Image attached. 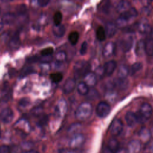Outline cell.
<instances>
[{"instance_id": "obj_13", "label": "cell", "mask_w": 153, "mask_h": 153, "mask_svg": "<svg viewBox=\"0 0 153 153\" xmlns=\"http://www.w3.org/2000/svg\"><path fill=\"white\" fill-rule=\"evenodd\" d=\"M76 87V81L73 78H69L65 82L63 87V92L66 94L71 93Z\"/></svg>"}, {"instance_id": "obj_23", "label": "cell", "mask_w": 153, "mask_h": 153, "mask_svg": "<svg viewBox=\"0 0 153 153\" xmlns=\"http://www.w3.org/2000/svg\"><path fill=\"white\" fill-rule=\"evenodd\" d=\"M67 110L66 102L64 99L60 100L56 106V111L60 116H62L65 114Z\"/></svg>"}, {"instance_id": "obj_21", "label": "cell", "mask_w": 153, "mask_h": 153, "mask_svg": "<svg viewBox=\"0 0 153 153\" xmlns=\"http://www.w3.org/2000/svg\"><path fill=\"white\" fill-rule=\"evenodd\" d=\"M133 43V38L131 36H128L122 41V48L124 51H128L132 47Z\"/></svg>"}, {"instance_id": "obj_30", "label": "cell", "mask_w": 153, "mask_h": 153, "mask_svg": "<svg viewBox=\"0 0 153 153\" xmlns=\"http://www.w3.org/2000/svg\"><path fill=\"white\" fill-rule=\"evenodd\" d=\"M97 39L100 41H103L106 39V33L105 28L103 26H99L96 32Z\"/></svg>"}, {"instance_id": "obj_1", "label": "cell", "mask_w": 153, "mask_h": 153, "mask_svg": "<svg viewBox=\"0 0 153 153\" xmlns=\"http://www.w3.org/2000/svg\"><path fill=\"white\" fill-rule=\"evenodd\" d=\"M138 15L137 11L134 7H130L127 11L120 13L119 17L117 19L115 25L117 27H124L131 21L136 18Z\"/></svg>"}, {"instance_id": "obj_31", "label": "cell", "mask_w": 153, "mask_h": 153, "mask_svg": "<svg viewBox=\"0 0 153 153\" xmlns=\"http://www.w3.org/2000/svg\"><path fill=\"white\" fill-rule=\"evenodd\" d=\"M68 39L72 45H75L78 41L79 33L76 31L71 32L68 36Z\"/></svg>"}, {"instance_id": "obj_50", "label": "cell", "mask_w": 153, "mask_h": 153, "mask_svg": "<svg viewBox=\"0 0 153 153\" xmlns=\"http://www.w3.org/2000/svg\"><path fill=\"white\" fill-rule=\"evenodd\" d=\"M96 74L99 75H102L103 74H104V72H103V67L102 68H98L97 69H96Z\"/></svg>"}, {"instance_id": "obj_15", "label": "cell", "mask_w": 153, "mask_h": 153, "mask_svg": "<svg viewBox=\"0 0 153 153\" xmlns=\"http://www.w3.org/2000/svg\"><path fill=\"white\" fill-rule=\"evenodd\" d=\"M141 149V143L138 140L130 141L127 146V151L130 153H137Z\"/></svg>"}, {"instance_id": "obj_52", "label": "cell", "mask_w": 153, "mask_h": 153, "mask_svg": "<svg viewBox=\"0 0 153 153\" xmlns=\"http://www.w3.org/2000/svg\"><path fill=\"white\" fill-rule=\"evenodd\" d=\"M0 1H1L3 2H9L13 1H14V0H0Z\"/></svg>"}, {"instance_id": "obj_36", "label": "cell", "mask_w": 153, "mask_h": 153, "mask_svg": "<svg viewBox=\"0 0 153 153\" xmlns=\"http://www.w3.org/2000/svg\"><path fill=\"white\" fill-rule=\"evenodd\" d=\"M67 57L66 53L64 51H59L55 56L56 60L59 62H63L66 60Z\"/></svg>"}, {"instance_id": "obj_48", "label": "cell", "mask_w": 153, "mask_h": 153, "mask_svg": "<svg viewBox=\"0 0 153 153\" xmlns=\"http://www.w3.org/2000/svg\"><path fill=\"white\" fill-rule=\"evenodd\" d=\"M48 120V118L47 116L45 115H44V116H42L39 121V125H43V124H45L47 122Z\"/></svg>"}, {"instance_id": "obj_29", "label": "cell", "mask_w": 153, "mask_h": 153, "mask_svg": "<svg viewBox=\"0 0 153 153\" xmlns=\"http://www.w3.org/2000/svg\"><path fill=\"white\" fill-rule=\"evenodd\" d=\"M88 86L84 82H80L77 85V91L81 95L85 96L88 92Z\"/></svg>"}, {"instance_id": "obj_53", "label": "cell", "mask_w": 153, "mask_h": 153, "mask_svg": "<svg viewBox=\"0 0 153 153\" xmlns=\"http://www.w3.org/2000/svg\"><path fill=\"white\" fill-rule=\"evenodd\" d=\"M1 128H0V137H1Z\"/></svg>"}, {"instance_id": "obj_16", "label": "cell", "mask_w": 153, "mask_h": 153, "mask_svg": "<svg viewBox=\"0 0 153 153\" xmlns=\"http://www.w3.org/2000/svg\"><path fill=\"white\" fill-rule=\"evenodd\" d=\"M105 33L109 38H111L115 35L117 30V26L115 23L112 22H108L105 25Z\"/></svg>"}, {"instance_id": "obj_19", "label": "cell", "mask_w": 153, "mask_h": 153, "mask_svg": "<svg viewBox=\"0 0 153 153\" xmlns=\"http://www.w3.org/2000/svg\"><path fill=\"white\" fill-rule=\"evenodd\" d=\"M53 33L57 38H62L64 36L65 32H66V29L64 25H62L61 23L57 25H54L52 29Z\"/></svg>"}, {"instance_id": "obj_5", "label": "cell", "mask_w": 153, "mask_h": 153, "mask_svg": "<svg viewBox=\"0 0 153 153\" xmlns=\"http://www.w3.org/2000/svg\"><path fill=\"white\" fill-rule=\"evenodd\" d=\"M85 142V137L82 134L76 133L72 137L69 141V146L72 149H78L81 147Z\"/></svg>"}, {"instance_id": "obj_26", "label": "cell", "mask_w": 153, "mask_h": 153, "mask_svg": "<svg viewBox=\"0 0 153 153\" xmlns=\"http://www.w3.org/2000/svg\"><path fill=\"white\" fill-rule=\"evenodd\" d=\"M135 53L136 56L141 57L145 53V42L143 40H139L136 45Z\"/></svg>"}, {"instance_id": "obj_28", "label": "cell", "mask_w": 153, "mask_h": 153, "mask_svg": "<svg viewBox=\"0 0 153 153\" xmlns=\"http://www.w3.org/2000/svg\"><path fill=\"white\" fill-rule=\"evenodd\" d=\"M16 19V16L14 14L11 13H5L2 17V22L4 24H11Z\"/></svg>"}, {"instance_id": "obj_46", "label": "cell", "mask_w": 153, "mask_h": 153, "mask_svg": "<svg viewBox=\"0 0 153 153\" xmlns=\"http://www.w3.org/2000/svg\"><path fill=\"white\" fill-rule=\"evenodd\" d=\"M10 152V148L7 145L0 146V153H8Z\"/></svg>"}, {"instance_id": "obj_20", "label": "cell", "mask_w": 153, "mask_h": 153, "mask_svg": "<svg viewBox=\"0 0 153 153\" xmlns=\"http://www.w3.org/2000/svg\"><path fill=\"white\" fill-rule=\"evenodd\" d=\"M139 136L142 142H146L151 139V131L147 128H142L139 131Z\"/></svg>"}, {"instance_id": "obj_44", "label": "cell", "mask_w": 153, "mask_h": 153, "mask_svg": "<svg viewBox=\"0 0 153 153\" xmlns=\"http://www.w3.org/2000/svg\"><path fill=\"white\" fill-rule=\"evenodd\" d=\"M17 11L19 14H24L26 12V7L25 4H20L17 7Z\"/></svg>"}, {"instance_id": "obj_10", "label": "cell", "mask_w": 153, "mask_h": 153, "mask_svg": "<svg viewBox=\"0 0 153 153\" xmlns=\"http://www.w3.org/2000/svg\"><path fill=\"white\" fill-rule=\"evenodd\" d=\"M117 67V63L115 60H110L106 62L103 67L104 74L107 76H111Z\"/></svg>"}, {"instance_id": "obj_4", "label": "cell", "mask_w": 153, "mask_h": 153, "mask_svg": "<svg viewBox=\"0 0 153 153\" xmlns=\"http://www.w3.org/2000/svg\"><path fill=\"white\" fill-rule=\"evenodd\" d=\"M111 111L110 105L105 102H100L96 107V112L97 115L100 118H105Z\"/></svg>"}, {"instance_id": "obj_8", "label": "cell", "mask_w": 153, "mask_h": 153, "mask_svg": "<svg viewBox=\"0 0 153 153\" xmlns=\"http://www.w3.org/2000/svg\"><path fill=\"white\" fill-rule=\"evenodd\" d=\"M115 45L113 42H107L103 49V56L106 58L112 56L115 53Z\"/></svg>"}, {"instance_id": "obj_34", "label": "cell", "mask_w": 153, "mask_h": 153, "mask_svg": "<svg viewBox=\"0 0 153 153\" xmlns=\"http://www.w3.org/2000/svg\"><path fill=\"white\" fill-rule=\"evenodd\" d=\"M142 66H143L142 64L140 62H136L134 64H133L130 70V72L131 75H133L134 74H136L137 72L141 70L142 68Z\"/></svg>"}, {"instance_id": "obj_7", "label": "cell", "mask_w": 153, "mask_h": 153, "mask_svg": "<svg viewBox=\"0 0 153 153\" xmlns=\"http://www.w3.org/2000/svg\"><path fill=\"white\" fill-rule=\"evenodd\" d=\"M1 118L3 123L8 124L12 121L14 118V113L13 110L10 108L4 109L1 114Z\"/></svg>"}, {"instance_id": "obj_24", "label": "cell", "mask_w": 153, "mask_h": 153, "mask_svg": "<svg viewBox=\"0 0 153 153\" xmlns=\"http://www.w3.org/2000/svg\"><path fill=\"white\" fill-rule=\"evenodd\" d=\"M108 149L111 152H117L119 149V142L118 141L115 139V138H112L111 139L108 144Z\"/></svg>"}, {"instance_id": "obj_43", "label": "cell", "mask_w": 153, "mask_h": 153, "mask_svg": "<svg viewBox=\"0 0 153 153\" xmlns=\"http://www.w3.org/2000/svg\"><path fill=\"white\" fill-rule=\"evenodd\" d=\"M42 112V109L41 107H39V106L35 107V108H34L31 111L32 114H33V115H35V116L40 115L41 114Z\"/></svg>"}, {"instance_id": "obj_51", "label": "cell", "mask_w": 153, "mask_h": 153, "mask_svg": "<svg viewBox=\"0 0 153 153\" xmlns=\"http://www.w3.org/2000/svg\"><path fill=\"white\" fill-rule=\"evenodd\" d=\"M4 24L2 22H0V32L2 31V30L4 29Z\"/></svg>"}, {"instance_id": "obj_6", "label": "cell", "mask_w": 153, "mask_h": 153, "mask_svg": "<svg viewBox=\"0 0 153 153\" xmlns=\"http://www.w3.org/2000/svg\"><path fill=\"white\" fill-rule=\"evenodd\" d=\"M123 129V123L120 119H115L111 124L109 130L111 134L117 136L120 134Z\"/></svg>"}, {"instance_id": "obj_2", "label": "cell", "mask_w": 153, "mask_h": 153, "mask_svg": "<svg viewBox=\"0 0 153 153\" xmlns=\"http://www.w3.org/2000/svg\"><path fill=\"white\" fill-rule=\"evenodd\" d=\"M93 112V106L88 102H83L81 103L75 111V117L76 119L80 121H85L89 118Z\"/></svg>"}, {"instance_id": "obj_3", "label": "cell", "mask_w": 153, "mask_h": 153, "mask_svg": "<svg viewBox=\"0 0 153 153\" xmlns=\"http://www.w3.org/2000/svg\"><path fill=\"white\" fill-rule=\"evenodd\" d=\"M90 71V65L85 61L79 60L76 62L74 66V75L75 78L84 76Z\"/></svg>"}, {"instance_id": "obj_18", "label": "cell", "mask_w": 153, "mask_h": 153, "mask_svg": "<svg viewBox=\"0 0 153 153\" xmlns=\"http://www.w3.org/2000/svg\"><path fill=\"white\" fill-rule=\"evenodd\" d=\"M131 7V5L130 2L127 0H120L116 5V10L117 11L120 13H122Z\"/></svg>"}, {"instance_id": "obj_39", "label": "cell", "mask_w": 153, "mask_h": 153, "mask_svg": "<svg viewBox=\"0 0 153 153\" xmlns=\"http://www.w3.org/2000/svg\"><path fill=\"white\" fill-rule=\"evenodd\" d=\"M110 9H111V2L109 0H105L103 5H102V11L107 14L109 13L110 11Z\"/></svg>"}, {"instance_id": "obj_37", "label": "cell", "mask_w": 153, "mask_h": 153, "mask_svg": "<svg viewBox=\"0 0 153 153\" xmlns=\"http://www.w3.org/2000/svg\"><path fill=\"white\" fill-rule=\"evenodd\" d=\"M81 127V125L79 123H74L70 126L68 128V132L69 133H77V132L79 130Z\"/></svg>"}, {"instance_id": "obj_35", "label": "cell", "mask_w": 153, "mask_h": 153, "mask_svg": "<svg viewBox=\"0 0 153 153\" xmlns=\"http://www.w3.org/2000/svg\"><path fill=\"white\" fill-rule=\"evenodd\" d=\"M85 96H87V99L89 100H94L99 97V94L96 90L92 88L90 90H88V92Z\"/></svg>"}, {"instance_id": "obj_38", "label": "cell", "mask_w": 153, "mask_h": 153, "mask_svg": "<svg viewBox=\"0 0 153 153\" xmlns=\"http://www.w3.org/2000/svg\"><path fill=\"white\" fill-rule=\"evenodd\" d=\"M62 20V14L60 11H57L55 13L53 16V22L55 25H57L61 23Z\"/></svg>"}, {"instance_id": "obj_11", "label": "cell", "mask_w": 153, "mask_h": 153, "mask_svg": "<svg viewBox=\"0 0 153 153\" xmlns=\"http://www.w3.org/2000/svg\"><path fill=\"white\" fill-rule=\"evenodd\" d=\"M114 87H117L118 89L121 90H124L127 89L128 87V81L127 78H117L114 79V81L112 82Z\"/></svg>"}, {"instance_id": "obj_22", "label": "cell", "mask_w": 153, "mask_h": 153, "mask_svg": "<svg viewBox=\"0 0 153 153\" xmlns=\"http://www.w3.org/2000/svg\"><path fill=\"white\" fill-rule=\"evenodd\" d=\"M20 44V41L19 36L18 34H15L10 40L8 43V46L10 48L14 50L17 49L19 47Z\"/></svg>"}, {"instance_id": "obj_49", "label": "cell", "mask_w": 153, "mask_h": 153, "mask_svg": "<svg viewBox=\"0 0 153 153\" xmlns=\"http://www.w3.org/2000/svg\"><path fill=\"white\" fill-rule=\"evenodd\" d=\"M38 59H39V58L37 56H32V57L28 58L27 60L29 63H35V62H37Z\"/></svg>"}, {"instance_id": "obj_17", "label": "cell", "mask_w": 153, "mask_h": 153, "mask_svg": "<svg viewBox=\"0 0 153 153\" xmlns=\"http://www.w3.org/2000/svg\"><path fill=\"white\" fill-rule=\"evenodd\" d=\"M125 120L127 123V124L129 127H133L137 123V118L135 113L131 111H128L126 114Z\"/></svg>"}, {"instance_id": "obj_33", "label": "cell", "mask_w": 153, "mask_h": 153, "mask_svg": "<svg viewBox=\"0 0 153 153\" xmlns=\"http://www.w3.org/2000/svg\"><path fill=\"white\" fill-rule=\"evenodd\" d=\"M50 78L51 80L55 83H57L60 82L63 79V75L61 73L59 72H56L51 74L50 75Z\"/></svg>"}, {"instance_id": "obj_32", "label": "cell", "mask_w": 153, "mask_h": 153, "mask_svg": "<svg viewBox=\"0 0 153 153\" xmlns=\"http://www.w3.org/2000/svg\"><path fill=\"white\" fill-rule=\"evenodd\" d=\"M33 72H34V69L33 68L32 66H25L21 70V72L20 73V77L23 78L28 75L32 74Z\"/></svg>"}, {"instance_id": "obj_14", "label": "cell", "mask_w": 153, "mask_h": 153, "mask_svg": "<svg viewBox=\"0 0 153 153\" xmlns=\"http://www.w3.org/2000/svg\"><path fill=\"white\" fill-rule=\"evenodd\" d=\"M137 28L141 33H147L151 32V28L149 22L146 19L142 20L137 26Z\"/></svg>"}, {"instance_id": "obj_12", "label": "cell", "mask_w": 153, "mask_h": 153, "mask_svg": "<svg viewBox=\"0 0 153 153\" xmlns=\"http://www.w3.org/2000/svg\"><path fill=\"white\" fill-rule=\"evenodd\" d=\"M139 112L146 120H148L152 115V107L149 103H144L141 105Z\"/></svg>"}, {"instance_id": "obj_27", "label": "cell", "mask_w": 153, "mask_h": 153, "mask_svg": "<svg viewBox=\"0 0 153 153\" xmlns=\"http://www.w3.org/2000/svg\"><path fill=\"white\" fill-rule=\"evenodd\" d=\"M145 52L150 56L153 54V41L152 37L146 39L145 42Z\"/></svg>"}, {"instance_id": "obj_42", "label": "cell", "mask_w": 153, "mask_h": 153, "mask_svg": "<svg viewBox=\"0 0 153 153\" xmlns=\"http://www.w3.org/2000/svg\"><path fill=\"white\" fill-rule=\"evenodd\" d=\"M87 48H88V44L87 43L86 41H84L81 45V48L79 50V53L81 55L84 56L86 54L87 51Z\"/></svg>"}, {"instance_id": "obj_25", "label": "cell", "mask_w": 153, "mask_h": 153, "mask_svg": "<svg viewBox=\"0 0 153 153\" xmlns=\"http://www.w3.org/2000/svg\"><path fill=\"white\" fill-rule=\"evenodd\" d=\"M129 73H130V69L128 67L125 65H122L119 67V69L117 72V75H118V77L119 78H127Z\"/></svg>"}, {"instance_id": "obj_47", "label": "cell", "mask_w": 153, "mask_h": 153, "mask_svg": "<svg viewBox=\"0 0 153 153\" xmlns=\"http://www.w3.org/2000/svg\"><path fill=\"white\" fill-rule=\"evenodd\" d=\"M51 60H52L51 55H50V56H42V58L41 59V61L43 63H48L51 62Z\"/></svg>"}, {"instance_id": "obj_9", "label": "cell", "mask_w": 153, "mask_h": 153, "mask_svg": "<svg viewBox=\"0 0 153 153\" xmlns=\"http://www.w3.org/2000/svg\"><path fill=\"white\" fill-rule=\"evenodd\" d=\"M84 82L88 86L93 87L97 84V76L96 75L91 72H88L84 76Z\"/></svg>"}, {"instance_id": "obj_45", "label": "cell", "mask_w": 153, "mask_h": 153, "mask_svg": "<svg viewBox=\"0 0 153 153\" xmlns=\"http://www.w3.org/2000/svg\"><path fill=\"white\" fill-rule=\"evenodd\" d=\"M50 0H38V4L41 7H46L50 2Z\"/></svg>"}, {"instance_id": "obj_40", "label": "cell", "mask_w": 153, "mask_h": 153, "mask_svg": "<svg viewBox=\"0 0 153 153\" xmlns=\"http://www.w3.org/2000/svg\"><path fill=\"white\" fill-rule=\"evenodd\" d=\"M54 52V49L52 47H47L41 51V54L42 56L52 55Z\"/></svg>"}, {"instance_id": "obj_41", "label": "cell", "mask_w": 153, "mask_h": 153, "mask_svg": "<svg viewBox=\"0 0 153 153\" xmlns=\"http://www.w3.org/2000/svg\"><path fill=\"white\" fill-rule=\"evenodd\" d=\"M30 104V100L27 97L21 99L19 102V105L22 108H26Z\"/></svg>"}]
</instances>
